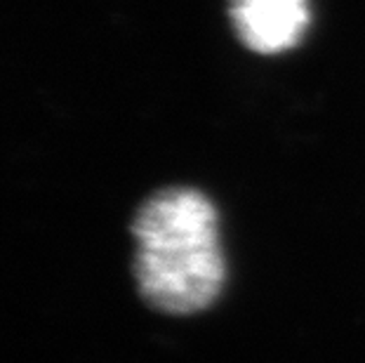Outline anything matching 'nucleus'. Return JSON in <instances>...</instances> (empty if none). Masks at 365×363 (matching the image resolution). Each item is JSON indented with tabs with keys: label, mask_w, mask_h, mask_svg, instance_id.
Instances as JSON below:
<instances>
[{
	"label": "nucleus",
	"mask_w": 365,
	"mask_h": 363,
	"mask_svg": "<svg viewBox=\"0 0 365 363\" xmlns=\"http://www.w3.org/2000/svg\"><path fill=\"white\" fill-rule=\"evenodd\" d=\"M135 276L142 302L168 316H193L217 305L227 288L220 215L193 187L158 189L137 208Z\"/></svg>",
	"instance_id": "obj_1"
},
{
	"label": "nucleus",
	"mask_w": 365,
	"mask_h": 363,
	"mask_svg": "<svg viewBox=\"0 0 365 363\" xmlns=\"http://www.w3.org/2000/svg\"><path fill=\"white\" fill-rule=\"evenodd\" d=\"M312 19L307 0H234L231 24L240 43L259 55L294 48Z\"/></svg>",
	"instance_id": "obj_2"
}]
</instances>
